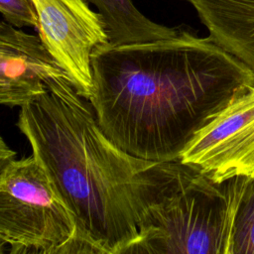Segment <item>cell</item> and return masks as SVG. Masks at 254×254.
I'll return each instance as SVG.
<instances>
[{
  "mask_svg": "<svg viewBox=\"0 0 254 254\" xmlns=\"http://www.w3.org/2000/svg\"><path fill=\"white\" fill-rule=\"evenodd\" d=\"M88 101L105 136L149 161L179 160L233 98L254 83L252 71L209 36L95 47Z\"/></svg>",
  "mask_w": 254,
  "mask_h": 254,
  "instance_id": "1",
  "label": "cell"
},
{
  "mask_svg": "<svg viewBox=\"0 0 254 254\" xmlns=\"http://www.w3.org/2000/svg\"><path fill=\"white\" fill-rule=\"evenodd\" d=\"M7 245L4 243V242H2V241H0V253H4V252H6V247Z\"/></svg>",
  "mask_w": 254,
  "mask_h": 254,
  "instance_id": "13",
  "label": "cell"
},
{
  "mask_svg": "<svg viewBox=\"0 0 254 254\" xmlns=\"http://www.w3.org/2000/svg\"><path fill=\"white\" fill-rule=\"evenodd\" d=\"M16 157V153L6 144L0 135V172Z\"/></svg>",
  "mask_w": 254,
  "mask_h": 254,
  "instance_id": "12",
  "label": "cell"
},
{
  "mask_svg": "<svg viewBox=\"0 0 254 254\" xmlns=\"http://www.w3.org/2000/svg\"><path fill=\"white\" fill-rule=\"evenodd\" d=\"M17 126L70 211L72 253L129 254L177 162L134 157L112 143L67 76L20 107Z\"/></svg>",
  "mask_w": 254,
  "mask_h": 254,
  "instance_id": "2",
  "label": "cell"
},
{
  "mask_svg": "<svg viewBox=\"0 0 254 254\" xmlns=\"http://www.w3.org/2000/svg\"><path fill=\"white\" fill-rule=\"evenodd\" d=\"M0 14L14 27H37V14L31 0H0Z\"/></svg>",
  "mask_w": 254,
  "mask_h": 254,
  "instance_id": "11",
  "label": "cell"
},
{
  "mask_svg": "<svg viewBox=\"0 0 254 254\" xmlns=\"http://www.w3.org/2000/svg\"><path fill=\"white\" fill-rule=\"evenodd\" d=\"M74 219L32 154L0 172V241L8 252L72 253Z\"/></svg>",
  "mask_w": 254,
  "mask_h": 254,
  "instance_id": "4",
  "label": "cell"
},
{
  "mask_svg": "<svg viewBox=\"0 0 254 254\" xmlns=\"http://www.w3.org/2000/svg\"><path fill=\"white\" fill-rule=\"evenodd\" d=\"M58 76L67 75L38 36L0 21V105L21 107L44 93L46 82Z\"/></svg>",
  "mask_w": 254,
  "mask_h": 254,
  "instance_id": "7",
  "label": "cell"
},
{
  "mask_svg": "<svg viewBox=\"0 0 254 254\" xmlns=\"http://www.w3.org/2000/svg\"><path fill=\"white\" fill-rule=\"evenodd\" d=\"M231 216V180L215 183L179 160L129 254H227Z\"/></svg>",
  "mask_w": 254,
  "mask_h": 254,
  "instance_id": "3",
  "label": "cell"
},
{
  "mask_svg": "<svg viewBox=\"0 0 254 254\" xmlns=\"http://www.w3.org/2000/svg\"><path fill=\"white\" fill-rule=\"evenodd\" d=\"M209 37L254 75V0H187Z\"/></svg>",
  "mask_w": 254,
  "mask_h": 254,
  "instance_id": "8",
  "label": "cell"
},
{
  "mask_svg": "<svg viewBox=\"0 0 254 254\" xmlns=\"http://www.w3.org/2000/svg\"><path fill=\"white\" fill-rule=\"evenodd\" d=\"M101 15L108 43L115 46L177 37L181 30L158 24L142 14L131 0H86Z\"/></svg>",
  "mask_w": 254,
  "mask_h": 254,
  "instance_id": "9",
  "label": "cell"
},
{
  "mask_svg": "<svg viewBox=\"0 0 254 254\" xmlns=\"http://www.w3.org/2000/svg\"><path fill=\"white\" fill-rule=\"evenodd\" d=\"M179 160L215 183L254 178V83L195 135Z\"/></svg>",
  "mask_w": 254,
  "mask_h": 254,
  "instance_id": "6",
  "label": "cell"
},
{
  "mask_svg": "<svg viewBox=\"0 0 254 254\" xmlns=\"http://www.w3.org/2000/svg\"><path fill=\"white\" fill-rule=\"evenodd\" d=\"M227 254H254V178L235 177Z\"/></svg>",
  "mask_w": 254,
  "mask_h": 254,
  "instance_id": "10",
  "label": "cell"
},
{
  "mask_svg": "<svg viewBox=\"0 0 254 254\" xmlns=\"http://www.w3.org/2000/svg\"><path fill=\"white\" fill-rule=\"evenodd\" d=\"M37 14L38 37L54 62L66 73L79 95L92 90L93 49L108 43L101 15L86 0H31Z\"/></svg>",
  "mask_w": 254,
  "mask_h": 254,
  "instance_id": "5",
  "label": "cell"
}]
</instances>
